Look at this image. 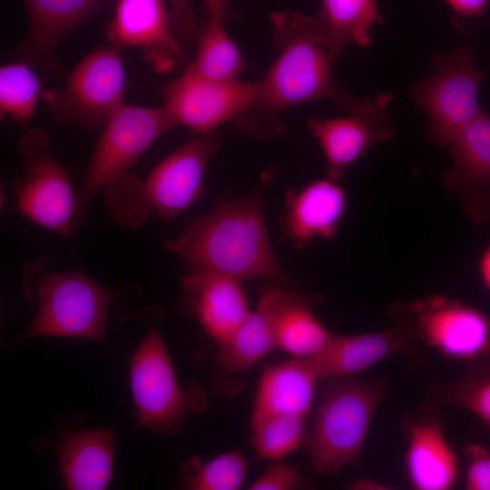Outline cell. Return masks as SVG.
<instances>
[{"label":"cell","mask_w":490,"mask_h":490,"mask_svg":"<svg viewBox=\"0 0 490 490\" xmlns=\"http://www.w3.org/2000/svg\"><path fill=\"white\" fill-rule=\"evenodd\" d=\"M181 304L219 345L250 313L243 281L213 272H188L181 281Z\"/></svg>","instance_id":"obj_16"},{"label":"cell","mask_w":490,"mask_h":490,"mask_svg":"<svg viewBox=\"0 0 490 490\" xmlns=\"http://www.w3.org/2000/svg\"><path fill=\"white\" fill-rule=\"evenodd\" d=\"M42 81L25 61L6 64L0 68L1 118L9 117L22 125L27 124L35 113L42 97Z\"/></svg>","instance_id":"obj_27"},{"label":"cell","mask_w":490,"mask_h":490,"mask_svg":"<svg viewBox=\"0 0 490 490\" xmlns=\"http://www.w3.org/2000/svg\"><path fill=\"white\" fill-rule=\"evenodd\" d=\"M315 18L321 41L334 63L346 47L373 44V27L383 23L377 0H320Z\"/></svg>","instance_id":"obj_24"},{"label":"cell","mask_w":490,"mask_h":490,"mask_svg":"<svg viewBox=\"0 0 490 490\" xmlns=\"http://www.w3.org/2000/svg\"><path fill=\"white\" fill-rule=\"evenodd\" d=\"M319 380L308 358H294L266 368L258 382L250 426L275 416L308 417Z\"/></svg>","instance_id":"obj_22"},{"label":"cell","mask_w":490,"mask_h":490,"mask_svg":"<svg viewBox=\"0 0 490 490\" xmlns=\"http://www.w3.org/2000/svg\"><path fill=\"white\" fill-rule=\"evenodd\" d=\"M430 64L433 73L413 84L409 93L428 120V140L447 147L485 112L479 103L483 73L466 46L437 54Z\"/></svg>","instance_id":"obj_7"},{"label":"cell","mask_w":490,"mask_h":490,"mask_svg":"<svg viewBox=\"0 0 490 490\" xmlns=\"http://www.w3.org/2000/svg\"><path fill=\"white\" fill-rule=\"evenodd\" d=\"M302 481V475L295 466L274 461L247 489L293 490L299 486Z\"/></svg>","instance_id":"obj_31"},{"label":"cell","mask_w":490,"mask_h":490,"mask_svg":"<svg viewBox=\"0 0 490 490\" xmlns=\"http://www.w3.org/2000/svg\"><path fill=\"white\" fill-rule=\"evenodd\" d=\"M126 72L115 46L98 48L68 74L63 87L44 90L42 99L59 122L103 129L124 103Z\"/></svg>","instance_id":"obj_9"},{"label":"cell","mask_w":490,"mask_h":490,"mask_svg":"<svg viewBox=\"0 0 490 490\" xmlns=\"http://www.w3.org/2000/svg\"><path fill=\"white\" fill-rule=\"evenodd\" d=\"M387 391L384 379L338 378L327 387L305 444L318 474L330 476L358 466Z\"/></svg>","instance_id":"obj_5"},{"label":"cell","mask_w":490,"mask_h":490,"mask_svg":"<svg viewBox=\"0 0 490 490\" xmlns=\"http://www.w3.org/2000/svg\"><path fill=\"white\" fill-rule=\"evenodd\" d=\"M309 299L295 290L267 284L258 304L269 318L276 348L294 358L318 355L334 334L314 315Z\"/></svg>","instance_id":"obj_19"},{"label":"cell","mask_w":490,"mask_h":490,"mask_svg":"<svg viewBox=\"0 0 490 490\" xmlns=\"http://www.w3.org/2000/svg\"><path fill=\"white\" fill-rule=\"evenodd\" d=\"M307 417L275 416L251 426L252 443L259 458L280 461L306 444Z\"/></svg>","instance_id":"obj_29"},{"label":"cell","mask_w":490,"mask_h":490,"mask_svg":"<svg viewBox=\"0 0 490 490\" xmlns=\"http://www.w3.org/2000/svg\"><path fill=\"white\" fill-rule=\"evenodd\" d=\"M446 188L462 201L465 215L478 225L490 222V115L482 113L447 146Z\"/></svg>","instance_id":"obj_15"},{"label":"cell","mask_w":490,"mask_h":490,"mask_svg":"<svg viewBox=\"0 0 490 490\" xmlns=\"http://www.w3.org/2000/svg\"><path fill=\"white\" fill-rule=\"evenodd\" d=\"M22 290L35 312L17 340L60 337L107 342L113 293L83 270H58L43 255L23 267Z\"/></svg>","instance_id":"obj_4"},{"label":"cell","mask_w":490,"mask_h":490,"mask_svg":"<svg viewBox=\"0 0 490 490\" xmlns=\"http://www.w3.org/2000/svg\"><path fill=\"white\" fill-rule=\"evenodd\" d=\"M51 143L43 129L29 130L20 139L22 172L14 188L15 206L32 222L70 238L83 223L77 189L66 167L52 155Z\"/></svg>","instance_id":"obj_6"},{"label":"cell","mask_w":490,"mask_h":490,"mask_svg":"<svg viewBox=\"0 0 490 490\" xmlns=\"http://www.w3.org/2000/svg\"><path fill=\"white\" fill-rule=\"evenodd\" d=\"M28 12L29 27L20 56L45 70L58 67L56 50L65 36L85 23L110 0H21Z\"/></svg>","instance_id":"obj_20"},{"label":"cell","mask_w":490,"mask_h":490,"mask_svg":"<svg viewBox=\"0 0 490 490\" xmlns=\"http://www.w3.org/2000/svg\"><path fill=\"white\" fill-rule=\"evenodd\" d=\"M478 273L485 288L490 291V243L479 259Z\"/></svg>","instance_id":"obj_36"},{"label":"cell","mask_w":490,"mask_h":490,"mask_svg":"<svg viewBox=\"0 0 490 490\" xmlns=\"http://www.w3.org/2000/svg\"><path fill=\"white\" fill-rule=\"evenodd\" d=\"M417 339L448 359L475 366L490 359V318L479 309L445 295L392 308Z\"/></svg>","instance_id":"obj_10"},{"label":"cell","mask_w":490,"mask_h":490,"mask_svg":"<svg viewBox=\"0 0 490 490\" xmlns=\"http://www.w3.org/2000/svg\"><path fill=\"white\" fill-rule=\"evenodd\" d=\"M258 81H217L203 77L187 66L162 91V105L176 126L196 135L231 124L253 103Z\"/></svg>","instance_id":"obj_13"},{"label":"cell","mask_w":490,"mask_h":490,"mask_svg":"<svg viewBox=\"0 0 490 490\" xmlns=\"http://www.w3.org/2000/svg\"><path fill=\"white\" fill-rule=\"evenodd\" d=\"M277 55L258 81L253 103L230 125L263 140L282 136V114L304 103L328 101L348 112L355 101L334 80L333 60L323 44L315 16L291 10L270 15Z\"/></svg>","instance_id":"obj_2"},{"label":"cell","mask_w":490,"mask_h":490,"mask_svg":"<svg viewBox=\"0 0 490 490\" xmlns=\"http://www.w3.org/2000/svg\"><path fill=\"white\" fill-rule=\"evenodd\" d=\"M455 383L434 387L430 406L456 405L467 409L490 427V360L471 367Z\"/></svg>","instance_id":"obj_30"},{"label":"cell","mask_w":490,"mask_h":490,"mask_svg":"<svg viewBox=\"0 0 490 490\" xmlns=\"http://www.w3.org/2000/svg\"><path fill=\"white\" fill-rule=\"evenodd\" d=\"M467 467L465 488L467 490H490V451L479 444L466 448Z\"/></svg>","instance_id":"obj_32"},{"label":"cell","mask_w":490,"mask_h":490,"mask_svg":"<svg viewBox=\"0 0 490 490\" xmlns=\"http://www.w3.org/2000/svg\"><path fill=\"white\" fill-rule=\"evenodd\" d=\"M176 127L163 105L124 103L108 120L77 189L79 215L110 183L129 173L142 155L164 133Z\"/></svg>","instance_id":"obj_8"},{"label":"cell","mask_w":490,"mask_h":490,"mask_svg":"<svg viewBox=\"0 0 490 490\" xmlns=\"http://www.w3.org/2000/svg\"><path fill=\"white\" fill-rule=\"evenodd\" d=\"M274 167L262 172L249 193H223L212 208L162 246L175 255L188 272H213L241 281L259 280L318 297L294 281L281 266L269 235L265 198L276 175Z\"/></svg>","instance_id":"obj_1"},{"label":"cell","mask_w":490,"mask_h":490,"mask_svg":"<svg viewBox=\"0 0 490 490\" xmlns=\"http://www.w3.org/2000/svg\"><path fill=\"white\" fill-rule=\"evenodd\" d=\"M276 348L273 331L266 313L258 306L239 328L219 345L217 362L230 374L247 371Z\"/></svg>","instance_id":"obj_26"},{"label":"cell","mask_w":490,"mask_h":490,"mask_svg":"<svg viewBox=\"0 0 490 490\" xmlns=\"http://www.w3.org/2000/svg\"><path fill=\"white\" fill-rule=\"evenodd\" d=\"M106 34L116 48L140 49L158 74L185 63L186 46L176 34L166 0H116Z\"/></svg>","instance_id":"obj_14"},{"label":"cell","mask_w":490,"mask_h":490,"mask_svg":"<svg viewBox=\"0 0 490 490\" xmlns=\"http://www.w3.org/2000/svg\"><path fill=\"white\" fill-rule=\"evenodd\" d=\"M348 207L346 191L329 178L317 179L286 192L280 218L281 237L303 249L315 240H331Z\"/></svg>","instance_id":"obj_17"},{"label":"cell","mask_w":490,"mask_h":490,"mask_svg":"<svg viewBox=\"0 0 490 490\" xmlns=\"http://www.w3.org/2000/svg\"><path fill=\"white\" fill-rule=\"evenodd\" d=\"M248 469L247 458L237 450L223 453L206 463L191 457L183 466L181 484L190 490H238Z\"/></svg>","instance_id":"obj_28"},{"label":"cell","mask_w":490,"mask_h":490,"mask_svg":"<svg viewBox=\"0 0 490 490\" xmlns=\"http://www.w3.org/2000/svg\"><path fill=\"white\" fill-rule=\"evenodd\" d=\"M393 100L389 93L356 98L347 115L308 121L324 154L328 178L339 182L372 148L395 137L396 129L387 113Z\"/></svg>","instance_id":"obj_12"},{"label":"cell","mask_w":490,"mask_h":490,"mask_svg":"<svg viewBox=\"0 0 490 490\" xmlns=\"http://www.w3.org/2000/svg\"><path fill=\"white\" fill-rule=\"evenodd\" d=\"M456 15L457 28L464 34L471 32L473 24L484 20L490 8V0H445Z\"/></svg>","instance_id":"obj_34"},{"label":"cell","mask_w":490,"mask_h":490,"mask_svg":"<svg viewBox=\"0 0 490 490\" xmlns=\"http://www.w3.org/2000/svg\"><path fill=\"white\" fill-rule=\"evenodd\" d=\"M416 340L412 330L397 320L375 332L333 334L328 345L308 359L320 379L353 377L389 357L406 353Z\"/></svg>","instance_id":"obj_18"},{"label":"cell","mask_w":490,"mask_h":490,"mask_svg":"<svg viewBox=\"0 0 490 490\" xmlns=\"http://www.w3.org/2000/svg\"><path fill=\"white\" fill-rule=\"evenodd\" d=\"M129 379L138 426L159 435L177 433L190 407L157 321L132 357Z\"/></svg>","instance_id":"obj_11"},{"label":"cell","mask_w":490,"mask_h":490,"mask_svg":"<svg viewBox=\"0 0 490 490\" xmlns=\"http://www.w3.org/2000/svg\"><path fill=\"white\" fill-rule=\"evenodd\" d=\"M174 28L185 46L197 40L201 24L191 0H167Z\"/></svg>","instance_id":"obj_33"},{"label":"cell","mask_w":490,"mask_h":490,"mask_svg":"<svg viewBox=\"0 0 490 490\" xmlns=\"http://www.w3.org/2000/svg\"><path fill=\"white\" fill-rule=\"evenodd\" d=\"M407 426L406 468L416 490H450L460 475L459 458L438 419L416 418Z\"/></svg>","instance_id":"obj_21"},{"label":"cell","mask_w":490,"mask_h":490,"mask_svg":"<svg viewBox=\"0 0 490 490\" xmlns=\"http://www.w3.org/2000/svg\"><path fill=\"white\" fill-rule=\"evenodd\" d=\"M221 145L219 131L196 135L162 159L144 178L131 172L103 190L107 213L122 227L135 229L152 217L171 221L205 193L208 164Z\"/></svg>","instance_id":"obj_3"},{"label":"cell","mask_w":490,"mask_h":490,"mask_svg":"<svg viewBox=\"0 0 490 490\" xmlns=\"http://www.w3.org/2000/svg\"><path fill=\"white\" fill-rule=\"evenodd\" d=\"M115 436L107 428H89L63 435L57 445L66 489L103 490L112 480Z\"/></svg>","instance_id":"obj_23"},{"label":"cell","mask_w":490,"mask_h":490,"mask_svg":"<svg viewBox=\"0 0 490 490\" xmlns=\"http://www.w3.org/2000/svg\"><path fill=\"white\" fill-rule=\"evenodd\" d=\"M203 3L205 16L224 25L240 18V13L231 5L230 0H203Z\"/></svg>","instance_id":"obj_35"},{"label":"cell","mask_w":490,"mask_h":490,"mask_svg":"<svg viewBox=\"0 0 490 490\" xmlns=\"http://www.w3.org/2000/svg\"><path fill=\"white\" fill-rule=\"evenodd\" d=\"M226 26L205 16L196 40L194 57L186 65L189 69L217 81L240 79L248 64Z\"/></svg>","instance_id":"obj_25"}]
</instances>
